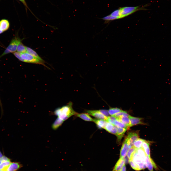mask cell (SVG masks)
I'll return each instance as SVG.
<instances>
[{
	"mask_svg": "<svg viewBox=\"0 0 171 171\" xmlns=\"http://www.w3.org/2000/svg\"><path fill=\"white\" fill-rule=\"evenodd\" d=\"M130 116L126 112L122 110V111L116 113L113 116L117 118L122 116H126L129 117Z\"/></svg>",
	"mask_w": 171,
	"mask_h": 171,
	"instance_id": "27",
	"label": "cell"
},
{
	"mask_svg": "<svg viewBox=\"0 0 171 171\" xmlns=\"http://www.w3.org/2000/svg\"><path fill=\"white\" fill-rule=\"evenodd\" d=\"M151 142L150 141L144 140L142 145V148L143 149L146 155L150 157V145Z\"/></svg>",
	"mask_w": 171,
	"mask_h": 171,
	"instance_id": "12",
	"label": "cell"
},
{
	"mask_svg": "<svg viewBox=\"0 0 171 171\" xmlns=\"http://www.w3.org/2000/svg\"><path fill=\"white\" fill-rule=\"evenodd\" d=\"M129 149L128 145L126 140H125L123 143L120 150V158H124L127 155V152Z\"/></svg>",
	"mask_w": 171,
	"mask_h": 171,
	"instance_id": "9",
	"label": "cell"
},
{
	"mask_svg": "<svg viewBox=\"0 0 171 171\" xmlns=\"http://www.w3.org/2000/svg\"><path fill=\"white\" fill-rule=\"evenodd\" d=\"M122 111V110L118 108H110L108 110V112L109 115L113 116Z\"/></svg>",
	"mask_w": 171,
	"mask_h": 171,
	"instance_id": "25",
	"label": "cell"
},
{
	"mask_svg": "<svg viewBox=\"0 0 171 171\" xmlns=\"http://www.w3.org/2000/svg\"><path fill=\"white\" fill-rule=\"evenodd\" d=\"M9 161H10V158L5 156H3L0 158V164L3 162Z\"/></svg>",
	"mask_w": 171,
	"mask_h": 171,
	"instance_id": "33",
	"label": "cell"
},
{
	"mask_svg": "<svg viewBox=\"0 0 171 171\" xmlns=\"http://www.w3.org/2000/svg\"><path fill=\"white\" fill-rule=\"evenodd\" d=\"M72 105V103L70 102L67 105L56 109L54 112V114L64 121L71 116L78 113L73 109Z\"/></svg>",
	"mask_w": 171,
	"mask_h": 171,
	"instance_id": "1",
	"label": "cell"
},
{
	"mask_svg": "<svg viewBox=\"0 0 171 171\" xmlns=\"http://www.w3.org/2000/svg\"><path fill=\"white\" fill-rule=\"evenodd\" d=\"M10 161L4 162L0 164V170L6 171V170L11 163Z\"/></svg>",
	"mask_w": 171,
	"mask_h": 171,
	"instance_id": "23",
	"label": "cell"
},
{
	"mask_svg": "<svg viewBox=\"0 0 171 171\" xmlns=\"http://www.w3.org/2000/svg\"><path fill=\"white\" fill-rule=\"evenodd\" d=\"M0 105L1 106V108H2V104H1V100H0Z\"/></svg>",
	"mask_w": 171,
	"mask_h": 171,
	"instance_id": "38",
	"label": "cell"
},
{
	"mask_svg": "<svg viewBox=\"0 0 171 171\" xmlns=\"http://www.w3.org/2000/svg\"><path fill=\"white\" fill-rule=\"evenodd\" d=\"M143 8L139 6L126 7L119 8L113 12L109 15L112 20L125 17Z\"/></svg>",
	"mask_w": 171,
	"mask_h": 171,
	"instance_id": "2",
	"label": "cell"
},
{
	"mask_svg": "<svg viewBox=\"0 0 171 171\" xmlns=\"http://www.w3.org/2000/svg\"><path fill=\"white\" fill-rule=\"evenodd\" d=\"M22 167V165L19 162H11L7 169L6 171H17Z\"/></svg>",
	"mask_w": 171,
	"mask_h": 171,
	"instance_id": "10",
	"label": "cell"
},
{
	"mask_svg": "<svg viewBox=\"0 0 171 171\" xmlns=\"http://www.w3.org/2000/svg\"><path fill=\"white\" fill-rule=\"evenodd\" d=\"M3 32V31H2V30H1L0 29V34L1 33H2Z\"/></svg>",
	"mask_w": 171,
	"mask_h": 171,
	"instance_id": "39",
	"label": "cell"
},
{
	"mask_svg": "<svg viewBox=\"0 0 171 171\" xmlns=\"http://www.w3.org/2000/svg\"><path fill=\"white\" fill-rule=\"evenodd\" d=\"M26 52L31 55L40 61L44 62L43 60L33 49L29 47H26Z\"/></svg>",
	"mask_w": 171,
	"mask_h": 171,
	"instance_id": "19",
	"label": "cell"
},
{
	"mask_svg": "<svg viewBox=\"0 0 171 171\" xmlns=\"http://www.w3.org/2000/svg\"><path fill=\"white\" fill-rule=\"evenodd\" d=\"M113 126L114 125L113 124L109 122H107L104 128V129L110 133L113 128Z\"/></svg>",
	"mask_w": 171,
	"mask_h": 171,
	"instance_id": "29",
	"label": "cell"
},
{
	"mask_svg": "<svg viewBox=\"0 0 171 171\" xmlns=\"http://www.w3.org/2000/svg\"><path fill=\"white\" fill-rule=\"evenodd\" d=\"M137 149L133 147L128 150L127 155L129 160H131L133 155Z\"/></svg>",
	"mask_w": 171,
	"mask_h": 171,
	"instance_id": "24",
	"label": "cell"
},
{
	"mask_svg": "<svg viewBox=\"0 0 171 171\" xmlns=\"http://www.w3.org/2000/svg\"><path fill=\"white\" fill-rule=\"evenodd\" d=\"M146 165L150 171H153V167L156 170L158 169L153 161L150 157L147 155L146 160Z\"/></svg>",
	"mask_w": 171,
	"mask_h": 171,
	"instance_id": "8",
	"label": "cell"
},
{
	"mask_svg": "<svg viewBox=\"0 0 171 171\" xmlns=\"http://www.w3.org/2000/svg\"><path fill=\"white\" fill-rule=\"evenodd\" d=\"M114 125L118 127L125 128L127 129L128 127V126L121 122L118 120L117 119L115 121Z\"/></svg>",
	"mask_w": 171,
	"mask_h": 171,
	"instance_id": "26",
	"label": "cell"
},
{
	"mask_svg": "<svg viewBox=\"0 0 171 171\" xmlns=\"http://www.w3.org/2000/svg\"><path fill=\"white\" fill-rule=\"evenodd\" d=\"M144 140L142 139L138 138L134 142L133 147L136 149L142 148V144Z\"/></svg>",
	"mask_w": 171,
	"mask_h": 171,
	"instance_id": "21",
	"label": "cell"
},
{
	"mask_svg": "<svg viewBox=\"0 0 171 171\" xmlns=\"http://www.w3.org/2000/svg\"><path fill=\"white\" fill-rule=\"evenodd\" d=\"M3 156L1 152L0 151V158H1Z\"/></svg>",
	"mask_w": 171,
	"mask_h": 171,
	"instance_id": "37",
	"label": "cell"
},
{
	"mask_svg": "<svg viewBox=\"0 0 171 171\" xmlns=\"http://www.w3.org/2000/svg\"><path fill=\"white\" fill-rule=\"evenodd\" d=\"M116 127L117 131V134L116 136L117 137L118 141L120 142L123 136L127 129L124 128L118 127L116 126Z\"/></svg>",
	"mask_w": 171,
	"mask_h": 171,
	"instance_id": "16",
	"label": "cell"
},
{
	"mask_svg": "<svg viewBox=\"0 0 171 171\" xmlns=\"http://www.w3.org/2000/svg\"><path fill=\"white\" fill-rule=\"evenodd\" d=\"M1 57H0V58Z\"/></svg>",
	"mask_w": 171,
	"mask_h": 171,
	"instance_id": "41",
	"label": "cell"
},
{
	"mask_svg": "<svg viewBox=\"0 0 171 171\" xmlns=\"http://www.w3.org/2000/svg\"><path fill=\"white\" fill-rule=\"evenodd\" d=\"M98 111L102 114L105 116L108 117L109 115V113L108 111L105 109H100L98 110Z\"/></svg>",
	"mask_w": 171,
	"mask_h": 171,
	"instance_id": "32",
	"label": "cell"
},
{
	"mask_svg": "<svg viewBox=\"0 0 171 171\" xmlns=\"http://www.w3.org/2000/svg\"><path fill=\"white\" fill-rule=\"evenodd\" d=\"M146 156L142 148L137 149L133 155L131 160L138 166L140 170L147 167L146 162Z\"/></svg>",
	"mask_w": 171,
	"mask_h": 171,
	"instance_id": "3",
	"label": "cell"
},
{
	"mask_svg": "<svg viewBox=\"0 0 171 171\" xmlns=\"http://www.w3.org/2000/svg\"><path fill=\"white\" fill-rule=\"evenodd\" d=\"M126 171V168L125 165L119 171Z\"/></svg>",
	"mask_w": 171,
	"mask_h": 171,
	"instance_id": "35",
	"label": "cell"
},
{
	"mask_svg": "<svg viewBox=\"0 0 171 171\" xmlns=\"http://www.w3.org/2000/svg\"><path fill=\"white\" fill-rule=\"evenodd\" d=\"M117 119L116 118L113 116L107 117L106 121L114 125L115 121Z\"/></svg>",
	"mask_w": 171,
	"mask_h": 171,
	"instance_id": "30",
	"label": "cell"
},
{
	"mask_svg": "<svg viewBox=\"0 0 171 171\" xmlns=\"http://www.w3.org/2000/svg\"><path fill=\"white\" fill-rule=\"evenodd\" d=\"M17 51V52L21 53L26 52V47L24 46L21 42L18 46Z\"/></svg>",
	"mask_w": 171,
	"mask_h": 171,
	"instance_id": "22",
	"label": "cell"
},
{
	"mask_svg": "<svg viewBox=\"0 0 171 171\" xmlns=\"http://www.w3.org/2000/svg\"><path fill=\"white\" fill-rule=\"evenodd\" d=\"M21 40L17 37H15L13 38L9 45L0 56L1 57L8 53L15 52L17 51L18 45L21 42Z\"/></svg>",
	"mask_w": 171,
	"mask_h": 171,
	"instance_id": "4",
	"label": "cell"
},
{
	"mask_svg": "<svg viewBox=\"0 0 171 171\" xmlns=\"http://www.w3.org/2000/svg\"><path fill=\"white\" fill-rule=\"evenodd\" d=\"M138 133L137 132H131L129 133L126 138L128 144L129 149L133 147L134 142L138 138Z\"/></svg>",
	"mask_w": 171,
	"mask_h": 171,
	"instance_id": "6",
	"label": "cell"
},
{
	"mask_svg": "<svg viewBox=\"0 0 171 171\" xmlns=\"http://www.w3.org/2000/svg\"><path fill=\"white\" fill-rule=\"evenodd\" d=\"M125 162L124 158H120L116 163L112 171H119L125 165Z\"/></svg>",
	"mask_w": 171,
	"mask_h": 171,
	"instance_id": "11",
	"label": "cell"
},
{
	"mask_svg": "<svg viewBox=\"0 0 171 171\" xmlns=\"http://www.w3.org/2000/svg\"><path fill=\"white\" fill-rule=\"evenodd\" d=\"M129 118L130 120V127L138 124H144L142 121V118L134 117L130 115Z\"/></svg>",
	"mask_w": 171,
	"mask_h": 171,
	"instance_id": "13",
	"label": "cell"
},
{
	"mask_svg": "<svg viewBox=\"0 0 171 171\" xmlns=\"http://www.w3.org/2000/svg\"><path fill=\"white\" fill-rule=\"evenodd\" d=\"M128 162L130 165L133 169L136 171L140 170L138 166L132 160H129Z\"/></svg>",
	"mask_w": 171,
	"mask_h": 171,
	"instance_id": "28",
	"label": "cell"
},
{
	"mask_svg": "<svg viewBox=\"0 0 171 171\" xmlns=\"http://www.w3.org/2000/svg\"><path fill=\"white\" fill-rule=\"evenodd\" d=\"M20 1H21V2H22L23 4L26 7H27V6L26 4V2L24 0H19Z\"/></svg>",
	"mask_w": 171,
	"mask_h": 171,
	"instance_id": "36",
	"label": "cell"
},
{
	"mask_svg": "<svg viewBox=\"0 0 171 171\" xmlns=\"http://www.w3.org/2000/svg\"><path fill=\"white\" fill-rule=\"evenodd\" d=\"M0 171H3V170H0Z\"/></svg>",
	"mask_w": 171,
	"mask_h": 171,
	"instance_id": "40",
	"label": "cell"
},
{
	"mask_svg": "<svg viewBox=\"0 0 171 171\" xmlns=\"http://www.w3.org/2000/svg\"><path fill=\"white\" fill-rule=\"evenodd\" d=\"M93 121L96 124L99 129H104L107 122L106 121L99 119H93Z\"/></svg>",
	"mask_w": 171,
	"mask_h": 171,
	"instance_id": "15",
	"label": "cell"
},
{
	"mask_svg": "<svg viewBox=\"0 0 171 171\" xmlns=\"http://www.w3.org/2000/svg\"><path fill=\"white\" fill-rule=\"evenodd\" d=\"M63 122V121L57 118L52 124V128L54 130L57 129L61 126Z\"/></svg>",
	"mask_w": 171,
	"mask_h": 171,
	"instance_id": "20",
	"label": "cell"
},
{
	"mask_svg": "<svg viewBox=\"0 0 171 171\" xmlns=\"http://www.w3.org/2000/svg\"><path fill=\"white\" fill-rule=\"evenodd\" d=\"M14 55L20 61L24 62V60L21 57V53L15 52L13 53Z\"/></svg>",
	"mask_w": 171,
	"mask_h": 171,
	"instance_id": "31",
	"label": "cell"
},
{
	"mask_svg": "<svg viewBox=\"0 0 171 171\" xmlns=\"http://www.w3.org/2000/svg\"><path fill=\"white\" fill-rule=\"evenodd\" d=\"M21 57L24 60V62L44 65L43 62L27 52L21 53Z\"/></svg>",
	"mask_w": 171,
	"mask_h": 171,
	"instance_id": "5",
	"label": "cell"
},
{
	"mask_svg": "<svg viewBox=\"0 0 171 171\" xmlns=\"http://www.w3.org/2000/svg\"><path fill=\"white\" fill-rule=\"evenodd\" d=\"M86 112L89 115L94 117L98 119L103 120L106 121L107 117L99 112L98 110H86Z\"/></svg>",
	"mask_w": 171,
	"mask_h": 171,
	"instance_id": "7",
	"label": "cell"
},
{
	"mask_svg": "<svg viewBox=\"0 0 171 171\" xmlns=\"http://www.w3.org/2000/svg\"><path fill=\"white\" fill-rule=\"evenodd\" d=\"M10 25L9 22L7 19H3L0 21V29L3 32L9 29Z\"/></svg>",
	"mask_w": 171,
	"mask_h": 171,
	"instance_id": "14",
	"label": "cell"
},
{
	"mask_svg": "<svg viewBox=\"0 0 171 171\" xmlns=\"http://www.w3.org/2000/svg\"><path fill=\"white\" fill-rule=\"evenodd\" d=\"M117 130L116 128L114 125L113 126V128L110 133L117 135Z\"/></svg>",
	"mask_w": 171,
	"mask_h": 171,
	"instance_id": "34",
	"label": "cell"
},
{
	"mask_svg": "<svg viewBox=\"0 0 171 171\" xmlns=\"http://www.w3.org/2000/svg\"><path fill=\"white\" fill-rule=\"evenodd\" d=\"M76 116L86 121H93V119L89 115L87 114L78 113Z\"/></svg>",
	"mask_w": 171,
	"mask_h": 171,
	"instance_id": "17",
	"label": "cell"
},
{
	"mask_svg": "<svg viewBox=\"0 0 171 171\" xmlns=\"http://www.w3.org/2000/svg\"><path fill=\"white\" fill-rule=\"evenodd\" d=\"M117 119L126 125L130 127V120L129 117L125 116H122Z\"/></svg>",
	"mask_w": 171,
	"mask_h": 171,
	"instance_id": "18",
	"label": "cell"
}]
</instances>
